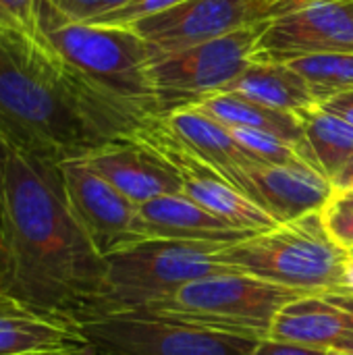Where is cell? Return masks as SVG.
Returning a JSON list of instances; mask_svg holds the SVG:
<instances>
[{
	"label": "cell",
	"instance_id": "cell-3",
	"mask_svg": "<svg viewBox=\"0 0 353 355\" xmlns=\"http://www.w3.org/2000/svg\"><path fill=\"white\" fill-rule=\"evenodd\" d=\"M35 29L48 46L110 100L150 123L160 116L152 83V48L129 27L69 21L44 0L35 4Z\"/></svg>",
	"mask_w": 353,
	"mask_h": 355
},
{
	"label": "cell",
	"instance_id": "cell-28",
	"mask_svg": "<svg viewBox=\"0 0 353 355\" xmlns=\"http://www.w3.org/2000/svg\"><path fill=\"white\" fill-rule=\"evenodd\" d=\"M252 355H327V349H314V347L283 343L275 339H260Z\"/></svg>",
	"mask_w": 353,
	"mask_h": 355
},
{
	"label": "cell",
	"instance_id": "cell-17",
	"mask_svg": "<svg viewBox=\"0 0 353 355\" xmlns=\"http://www.w3.org/2000/svg\"><path fill=\"white\" fill-rule=\"evenodd\" d=\"M350 335H353V297L304 295L277 314L268 339L329 352Z\"/></svg>",
	"mask_w": 353,
	"mask_h": 355
},
{
	"label": "cell",
	"instance_id": "cell-15",
	"mask_svg": "<svg viewBox=\"0 0 353 355\" xmlns=\"http://www.w3.org/2000/svg\"><path fill=\"white\" fill-rule=\"evenodd\" d=\"M83 160L137 206L156 198L183 193V181L177 171L137 141L104 146Z\"/></svg>",
	"mask_w": 353,
	"mask_h": 355
},
{
	"label": "cell",
	"instance_id": "cell-32",
	"mask_svg": "<svg viewBox=\"0 0 353 355\" xmlns=\"http://www.w3.org/2000/svg\"><path fill=\"white\" fill-rule=\"evenodd\" d=\"M339 295H347L353 297V256H350V262L345 266V272H343V285H341V293Z\"/></svg>",
	"mask_w": 353,
	"mask_h": 355
},
{
	"label": "cell",
	"instance_id": "cell-11",
	"mask_svg": "<svg viewBox=\"0 0 353 355\" xmlns=\"http://www.w3.org/2000/svg\"><path fill=\"white\" fill-rule=\"evenodd\" d=\"M335 52H353L350 0H318L287 15L266 19L258 44V60L273 62Z\"/></svg>",
	"mask_w": 353,
	"mask_h": 355
},
{
	"label": "cell",
	"instance_id": "cell-40",
	"mask_svg": "<svg viewBox=\"0 0 353 355\" xmlns=\"http://www.w3.org/2000/svg\"><path fill=\"white\" fill-rule=\"evenodd\" d=\"M94 355H98V354H96V352H94Z\"/></svg>",
	"mask_w": 353,
	"mask_h": 355
},
{
	"label": "cell",
	"instance_id": "cell-18",
	"mask_svg": "<svg viewBox=\"0 0 353 355\" xmlns=\"http://www.w3.org/2000/svg\"><path fill=\"white\" fill-rule=\"evenodd\" d=\"M162 119L191 152H196L202 160L216 168L241 193L246 187V175L252 168L262 166L233 137L231 129L193 108H181L171 114H164Z\"/></svg>",
	"mask_w": 353,
	"mask_h": 355
},
{
	"label": "cell",
	"instance_id": "cell-19",
	"mask_svg": "<svg viewBox=\"0 0 353 355\" xmlns=\"http://www.w3.org/2000/svg\"><path fill=\"white\" fill-rule=\"evenodd\" d=\"M223 92L293 114L318 104L306 79L291 64L273 60H256Z\"/></svg>",
	"mask_w": 353,
	"mask_h": 355
},
{
	"label": "cell",
	"instance_id": "cell-36",
	"mask_svg": "<svg viewBox=\"0 0 353 355\" xmlns=\"http://www.w3.org/2000/svg\"><path fill=\"white\" fill-rule=\"evenodd\" d=\"M327 355H350V354H343V352H337V349H329Z\"/></svg>",
	"mask_w": 353,
	"mask_h": 355
},
{
	"label": "cell",
	"instance_id": "cell-27",
	"mask_svg": "<svg viewBox=\"0 0 353 355\" xmlns=\"http://www.w3.org/2000/svg\"><path fill=\"white\" fill-rule=\"evenodd\" d=\"M37 0H0V27L35 31Z\"/></svg>",
	"mask_w": 353,
	"mask_h": 355
},
{
	"label": "cell",
	"instance_id": "cell-13",
	"mask_svg": "<svg viewBox=\"0 0 353 355\" xmlns=\"http://www.w3.org/2000/svg\"><path fill=\"white\" fill-rule=\"evenodd\" d=\"M83 327L0 289V355H58L89 352Z\"/></svg>",
	"mask_w": 353,
	"mask_h": 355
},
{
	"label": "cell",
	"instance_id": "cell-31",
	"mask_svg": "<svg viewBox=\"0 0 353 355\" xmlns=\"http://www.w3.org/2000/svg\"><path fill=\"white\" fill-rule=\"evenodd\" d=\"M333 187H335V193L353 191V160L333 179Z\"/></svg>",
	"mask_w": 353,
	"mask_h": 355
},
{
	"label": "cell",
	"instance_id": "cell-39",
	"mask_svg": "<svg viewBox=\"0 0 353 355\" xmlns=\"http://www.w3.org/2000/svg\"><path fill=\"white\" fill-rule=\"evenodd\" d=\"M350 2H352V8H353V0H350Z\"/></svg>",
	"mask_w": 353,
	"mask_h": 355
},
{
	"label": "cell",
	"instance_id": "cell-8",
	"mask_svg": "<svg viewBox=\"0 0 353 355\" xmlns=\"http://www.w3.org/2000/svg\"><path fill=\"white\" fill-rule=\"evenodd\" d=\"M98 355H252L258 339L193 324L117 314L83 324Z\"/></svg>",
	"mask_w": 353,
	"mask_h": 355
},
{
	"label": "cell",
	"instance_id": "cell-10",
	"mask_svg": "<svg viewBox=\"0 0 353 355\" xmlns=\"http://www.w3.org/2000/svg\"><path fill=\"white\" fill-rule=\"evenodd\" d=\"M69 204L102 258L137 241L139 206L102 179L83 158L60 162Z\"/></svg>",
	"mask_w": 353,
	"mask_h": 355
},
{
	"label": "cell",
	"instance_id": "cell-4",
	"mask_svg": "<svg viewBox=\"0 0 353 355\" xmlns=\"http://www.w3.org/2000/svg\"><path fill=\"white\" fill-rule=\"evenodd\" d=\"M218 260L231 272L302 295H339L350 252L331 237L322 212H314L223 245Z\"/></svg>",
	"mask_w": 353,
	"mask_h": 355
},
{
	"label": "cell",
	"instance_id": "cell-5",
	"mask_svg": "<svg viewBox=\"0 0 353 355\" xmlns=\"http://www.w3.org/2000/svg\"><path fill=\"white\" fill-rule=\"evenodd\" d=\"M221 248V243L202 241L144 239L108 254L102 289L85 322L139 314L191 281L231 272L218 260Z\"/></svg>",
	"mask_w": 353,
	"mask_h": 355
},
{
	"label": "cell",
	"instance_id": "cell-24",
	"mask_svg": "<svg viewBox=\"0 0 353 355\" xmlns=\"http://www.w3.org/2000/svg\"><path fill=\"white\" fill-rule=\"evenodd\" d=\"M44 2L62 19L89 23L127 6L133 0H44Z\"/></svg>",
	"mask_w": 353,
	"mask_h": 355
},
{
	"label": "cell",
	"instance_id": "cell-16",
	"mask_svg": "<svg viewBox=\"0 0 353 355\" xmlns=\"http://www.w3.org/2000/svg\"><path fill=\"white\" fill-rule=\"evenodd\" d=\"M137 231L141 239L202 241L221 245H231L254 235L225 223L183 193L141 204L137 212Z\"/></svg>",
	"mask_w": 353,
	"mask_h": 355
},
{
	"label": "cell",
	"instance_id": "cell-12",
	"mask_svg": "<svg viewBox=\"0 0 353 355\" xmlns=\"http://www.w3.org/2000/svg\"><path fill=\"white\" fill-rule=\"evenodd\" d=\"M266 21L256 0H183L129 29L141 35L154 54L212 42L248 25Z\"/></svg>",
	"mask_w": 353,
	"mask_h": 355
},
{
	"label": "cell",
	"instance_id": "cell-38",
	"mask_svg": "<svg viewBox=\"0 0 353 355\" xmlns=\"http://www.w3.org/2000/svg\"><path fill=\"white\" fill-rule=\"evenodd\" d=\"M350 256H353V248H352V250H350Z\"/></svg>",
	"mask_w": 353,
	"mask_h": 355
},
{
	"label": "cell",
	"instance_id": "cell-33",
	"mask_svg": "<svg viewBox=\"0 0 353 355\" xmlns=\"http://www.w3.org/2000/svg\"><path fill=\"white\" fill-rule=\"evenodd\" d=\"M337 352H343V354H350L353 355V335H350V337H345L337 347H335Z\"/></svg>",
	"mask_w": 353,
	"mask_h": 355
},
{
	"label": "cell",
	"instance_id": "cell-30",
	"mask_svg": "<svg viewBox=\"0 0 353 355\" xmlns=\"http://www.w3.org/2000/svg\"><path fill=\"white\" fill-rule=\"evenodd\" d=\"M6 162H8V148L0 141V243H2L4 216H6Z\"/></svg>",
	"mask_w": 353,
	"mask_h": 355
},
{
	"label": "cell",
	"instance_id": "cell-6",
	"mask_svg": "<svg viewBox=\"0 0 353 355\" xmlns=\"http://www.w3.org/2000/svg\"><path fill=\"white\" fill-rule=\"evenodd\" d=\"M300 297L250 275L223 272L191 281L139 314L260 341L268 339L277 314Z\"/></svg>",
	"mask_w": 353,
	"mask_h": 355
},
{
	"label": "cell",
	"instance_id": "cell-35",
	"mask_svg": "<svg viewBox=\"0 0 353 355\" xmlns=\"http://www.w3.org/2000/svg\"><path fill=\"white\" fill-rule=\"evenodd\" d=\"M310 2H318V0H298V2H295V4H293L289 10H287V12H291V10H298V8H302L304 4H310ZM287 12H285V15H287ZM279 17H281V15H279Z\"/></svg>",
	"mask_w": 353,
	"mask_h": 355
},
{
	"label": "cell",
	"instance_id": "cell-37",
	"mask_svg": "<svg viewBox=\"0 0 353 355\" xmlns=\"http://www.w3.org/2000/svg\"><path fill=\"white\" fill-rule=\"evenodd\" d=\"M58 355H94V347L89 352H83V354H58Z\"/></svg>",
	"mask_w": 353,
	"mask_h": 355
},
{
	"label": "cell",
	"instance_id": "cell-22",
	"mask_svg": "<svg viewBox=\"0 0 353 355\" xmlns=\"http://www.w3.org/2000/svg\"><path fill=\"white\" fill-rule=\"evenodd\" d=\"M287 64L306 79L318 104L337 94L353 92V52L300 56Z\"/></svg>",
	"mask_w": 353,
	"mask_h": 355
},
{
	"label": "cell",
	"instance_id": "cell-23",
	"mask_svg": "<svg viewBox=\"0 0 353 355\" xmlns=\"http://www.w3.org/2000/svg\"><path fill=\"white\" fill-rule=\"evenodd\" d=\"M231 133L246 148V152H250L260 164L275 166V164L306 162L302 158L298 146H293L273 133H264V131H256V129H231Z\"/></svg>",
	"mask_w": 353,
	"mask_h": 355
},
{
	"label": "cell",
	"instance_id": "cell-29",
	"mask_svg": "<svg viewBox=\"0 0 353 355\" xmlns=\"http://www.w3.org/2000/svg\"><path fill=\"white\" fill-rule=\"evenodd\" d=\"M320 106H322L327 112H331V114H335V116H339V119H343V121H347L350 125H353V92L337 94V96H333V98L320 102Z\"/></svg>",
	"mask_w": 353,
	"mask_h": 355
},
{
	"label": "cell",
	"instance_id": "cell-20",
	"mask_svg": "<svg viewBox=\"0 0 353 355\" xmlns=\"http://www.w3.org/2000/svg\"><path fill=\"white\" fill-rule=\"evenodd\" d=\"M187 108H193L229 129H256V131L273 133V135L298 146V150L302 148V141H304V129H302L300 114L268 108L264 104H258V102L248 100L237 94L218 92L208 98H202L200 102H196Z\"/></svg>",
	"mask_w": 353,
	"mask_h": 355
},
{
	"label": "cell",
	"instance_id": "cell-21",
	"mask_svg": "<svg viewBox=\"0 0 353 355\" xmlns=\"http://www.w3.org/2000/svg\"><path fill=\"white\" fill-rule=\"evenodd\" d=\"M302 158L331 181L353 160V125L327 112L320 104L300 112Z\"/></svg>",
	"mask_w": 353,
	"mask_h": 355
},
{
	"label": "cell",
	"instance_id": "cell-7",
	"mask_svg": "<svg viewBox=\"0 0 353 355\" xmlns=\"http://www.w3.org/2000/svg\"><path fill=\"white\" fill-rule=\"evenodd\" d=\"M266 21L248 25L212 42L152 56V83L160 116L223 92L258 60Z\"/></svg>",
	"mask_w": 353,
	"mask_h": 355
},
{
	"label": "cell",
	"instance_id": "cell-26",
	"mask_svg": "<svg viewBox=\"0 0 353 355\" xmlns=\"http://www.w3.org/2000/svg\"><path fill=\"white\" fill-rule=\"evenodd\" d=\"M322 218L331 237L350 252L353 248V206L331 200V204L322 210Z\"/></svg>",
	"mask_w": 353,
	"mask_h": 355
},
{
	"label": "cell",
	"instance_id": "cell-1",
	"mask_svg": "<svg viewBox=\"0 0 353 355\" xmlns=\"http://www.w3.org/2000/svg\"><path fill=\"white\" fill-rule=\"evenodd\" d=\"M104 268L69 204L60 162L8 150L0 289L83 327Z\"/></svg>",
	"mask_w": 353,
	"mask_h": 355
},
{
	"label": "cell",
	"instance_id": "cell-25",
	"mask_svg": "<svg viewBox=\"0 0 353 355\" xmlns=\"http://www.w3.org/2000/svg\"><path fill=\"white\" fill-rule=\"evenodd\" d=\"M183 0H133L129 2L127 6L106 15V17H100L96 21H89L94 25H114V27H129L141 19H148V17H154L175 4H179Z\"/></svg>",
	"mask_w": 353,
	"mask_h": 355
},
{
	"label": "cell",
	"instance_id": "cell-9",
	"mask_svg": "<svg viewBox=\"0 0 353 355\" xmlns=\"http://www.w3.org/2000/svg\"><path fill=\"white\" fill-rule=\"evenodd\" d=\"M129 141H137L166 160L183 181V196L225 223L250 233L270 231L279 225L248 196L235 189L216 168L191 152L162 116L146 123Z\"/></svg>",
	"mask_w": 353,
	"mask_h": 355
},
{
	"label": "cell",
	"instance_id": "cell-34",
	"mask_svg": "<svg viewBox=\"0 0 353 355\" xmlns=\"http://www.w3.org/2000/svg\"><path fill=\"white\" fill-rule=\"evenodd\" d=\"M333 200L341 202V204H347V206H353V191H343V193H335Z\"/></svg>",
	"mask_w": 353,
	"mask_h": 355
},
{
	"label": "cell",
	"instance_id": "cell-2",
	"mask_svg": "<svg viewBox=\"0 0 353 355\" xmlns=\"http://www.w3.org/2000/svg\"><path fill=\"white\" fill-rule=\"evenodd\" d=\"M146 121L73 71L35 31L0 27V141L64 162L129 141Z\"/></svg>",
	"mask_w": 353,
	"mask_h": 355
},
{
	"label": "cell",
	"instance_id": "cell-14",
	"mask_svg": "<svg viewBox=\"0 0 353 355\" xmlns=\"http://www.w3.org/2000/svg\"><path fill=\"white\" fill-rule=\"evenodd\" d=\"M243 193L283 225L322 212L331 204L335 187L329 177L308 162L262 164L246 175Z\"/></svg>",
	"mask_w": 353,
	"mask_h": 355
}]
</instances>
